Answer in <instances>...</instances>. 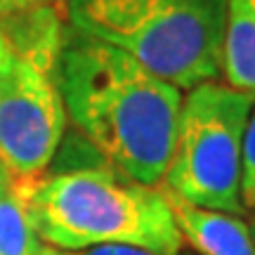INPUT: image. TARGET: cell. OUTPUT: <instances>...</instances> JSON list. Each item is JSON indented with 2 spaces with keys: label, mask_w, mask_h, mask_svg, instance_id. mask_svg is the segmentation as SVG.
I'll list each match as a JSON object with an SVG mask.
<instances>
[{
  "label": "cell",
  "mask_w": 255,
  "mask_h": 255,
  "mask_svg": "<svg viewBox=\"0 0 255 255\" xmlns=\"http://www.w3.org/2000/svg\"><path fill=\"white\" fill-rule=\"evenodd\" d=\"M55 81L66 119L119 173L158 187L170 163L182 90L123 50L64 33Z\"/></svg>",
  "instance_id": "cell-1"
},
{
  "label": "cell",
  "mask_w": 255,
  "mask_h": 255,
  "mask_svg": "<svg viewBox=\"0 0 255 255\" xmlns=\"http://www.w3.org/2000/svg\"><path fill=\"white\" fill-rule=\"evenodd\" d=\"M33 218L40 241L59 251L130 244L180 255L184 248L161 187L135 182L109 163L38 177Z\"/></svg>",
  "instance_id": "cell-2"
},
{
  "label": "cell",
  "mask_w": 255,
  "mask_h": 255,
  "mask_svg": "<svg viewBox=\"0 0 255 255\" xmlns=\"http://www.w3.org/2000/svg\"><path fill=\"white\" fill-rule=\"evenodd\" d=\"M73 31L191 90L222 76L227 0H66Z\"/></svg>",
  "instance_id": "cell-3"
},
{
  "label": "cell",
  "mask_w": 255,
  "mask_h": 255,
  "mask_svg": "<svg viewBox=\"0 0 255 255\" xmlns=\"http://www.w3.org/2000/svg\"><path fill=\"white\" fill-rule=\"evenodd\" d=\"M255 97L225 83H201L182 97L161 189L206 210L244 215L241 154Z\"/></svg>",
  "instance_id": "cell-4"
},
{
  "label": "cell",
  "mask_w": 255,
  "mask_h": 255,
  "mask_svg": "<svg viewBox=\"0 0 255 255\" xmlns=\"http://www.w3.org/2000/svg\"><path fill=\"white\" fill-rule=\"evenodd\" d=\"M55 73L14 55L0 92V161L17 177H40L66 130Z\"/></svg>",
  "instance_id": "cell-5"
},
{
  "label": "cell",
  "mask_w": 255,
  "mask_h": 255,
  "mask_svg": "<svg viewBox=\"0 0 255 255\" xmlns=\"http://www.w3.org/2000/svg\"><path fill=\"white\" fill-rule=\"evenodd\" d=\"M170 203L184 244L199 255H255V237L246 220L239 215L206 210L161 189Z\"/></svg>",
  "instance_id": "cell-6"
},
{
  "label": "cell",
  "mask_w": 255,
  "mask_h": 255,
  "mask_svg": "<svg viewBox=\"0 0 255 255\" xmlns=\"http://www.w3.org/2000/svg\"><path fill=\"white\" fill-rule=\"evenodd\" d=\"M222 78L225 85L255 97V0H227Z\"/></svg>",
  "instance_id": "cell-7"
},
{
  "label": "cell",
  "mask_w": 255,
  "mask_h": 255,
  "mask_svg": "<svg viewBox=\"0 0 255 255\" xmlns=\"http://www.w3.org/2000/svg\"><path fill=\"white\" fill-rule=\"evenodd\" d=\"M38 177H12L0 196V255H33L43 244L33 218Z\"/></svg>",
  "instance_id": "cell-8"
},
{
  "label": "cell",
  "mask_w": 255,
  "mask_h": 255,
  "mask_svg": "<svg viewBox=\"0 0 255 255\" xmlns=\"http://www.w3.org/2000/svg\"><path fill=\"white\" fill-rule=\"evenodd\" d=\"M241 201L244 210L255 215V109L248 119L241 154Z\"/></svg>",
  "instance_id": "cell-9"
},
{
  "label": "cell",
  "mask_w": 255,
  "mask_h": 255,
  "mask_svg": "<svg viewBox=\"0 0 255 255\" xmlns=\"http://www.w3.org/2000/svg\"><path fill=\"white\" fill-rule=\"evenodd\" d=\"M71 255H168V253L142 246H130V244H100V246H90L85 251H71Z\"/></svg>",
  "instance_id": "cell-10"
},
{
  "label": "cell",
  "mask_w": 255,
  "mask_h": 255,
  "mask_svg": "<svg viewBox=\"0 0 255 255\" xmlns=\"http://www.w3.org/2000/svg\"><path fill=\"white\" fill-rule=\"evenodd\" d=\"M55 2H62V0H0V19L12 17V14H19V12H26V9L33 7H45V5L52 7Z\"/></svg>",
  "instance_id": "cell-11"
},
{
  "label": "cell",
  "mask_w": 255,
  "mask_h": 255,
  "mask_svg": "<svg viewBox=\"0 0 255 255\" xmlns=\"http://www.w3.org/2000/svg\"><path fill=\"white\" fill-rule=\"evenodd\" d=\"M12 64H14V52H12L9 43L5 40V36L0 33V92H2L5 83H7V76H9V71H12Z\"/></svg>",
  "instance_id": "cell-12"
},
{
  "label": "cell",
  "mask_w": 255,
  "mask_h": 255,
  "mask_svg": "<svg viewBox=\"0 0 255 255\" xmlns=\"http://www.w3.org/2000/svg\"><path fill=\"white\" fill-rule=\"evenodd\" d=\"M12 177H14V175L9 173L7 168L2 165V161H0V196H2V194H5V189L9 187V182H12Z\"/></svg>",
  "instance_id": "cell-13"
},
{
  "label": "cell",
  "mask_w": 255,
  "mask_h": 255,
  "mask_svg": "<svg viewBox=\"0 0 255 255\" xmlns=\"http://www.w3.org/2000/svg\"><path fill=\"white\" fill-rule=\"evenodd\" d=\"M33 255H71V251H59V248L50 246V244H40Z\"/></svg>",
  "instance_id": "cell-14"
},
{
  "label": "cell",
  "mask_w": 255,
  "mask_h": 255,
  "mask_svg": "<svg viewBox=\"0 0 255 255\" xmlns=\"http://www.w3.org/2000/svg\"><path fill=\"white\" fill-rule=\"evenodd\" d=\"M251 229H253V237H255V222H253V225H251Z\"/></svg>",
  "instance_id": "cell-15"
}]
</instances>
